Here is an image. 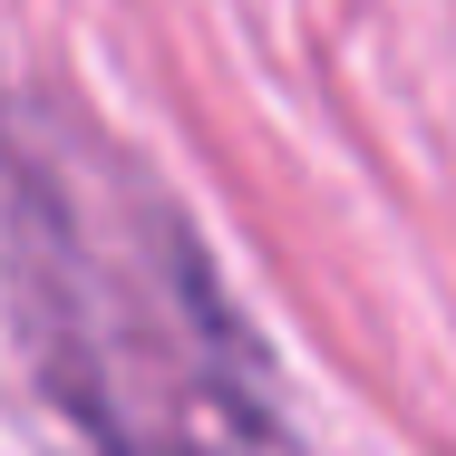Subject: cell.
Wrapping results in <instances>:
<instances>
[{
	"instance_id": "obj_1",
	"label": "cell",
	"mask_w": 456,
	"mask_h": 456,
	"mask_svg": "<svg viewBox=\"0 0 456 456\" xmlns=\"http://www.w3.org/2000/svg\"><path fill=\"white\" fill-rule=\"evenodd\" d=\"M0 291L97 456H291V398L194 214L78 88L0 78Z\"/></svg>"
}]
</instances>
